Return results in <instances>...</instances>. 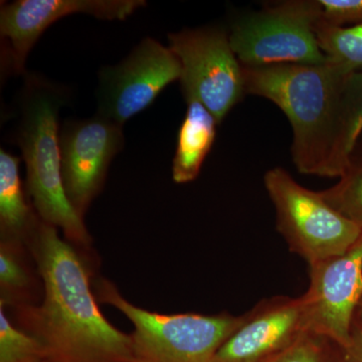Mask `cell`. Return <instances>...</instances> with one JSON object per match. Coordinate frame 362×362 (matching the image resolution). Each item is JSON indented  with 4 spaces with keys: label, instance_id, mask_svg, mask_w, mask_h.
<instances>
[{
    "label": "cell",
    "instance_id": "obj_24",
    "mask_svg": "<svg viewBox=\"0 0 362 362\" xmlns=\"http://www.w3.org/2000/svg\"><path fill=\"white\" fill-rule=\"evenodd\" d=\"M340 362H356V361H354V359L349 358V356H345V354H343V351H342L341 361H340Z\"/></svg>",
    "mask_w": 362,
    "mask_h": 362
},
{
    "label": "cell",
    "instance_id": "obj_13",
    "mask_svg": "<svg viewBox=\"0 0 362 362\" xmlns=\"http://www.w3.org/2000/svg\"><path fill=\"white\" fill-rule=\"evenodd\" d=\"M187 114L178 130L173 160L175 183L192 182L201 173L202 164L216 140L218 121L195 99L185 100Z\"/></svg>",
    "mask_w": 362,
    "mask_h": 362
},
{
    "label": "cell",
    "instance_id": "obj_19",
    "mask_svg": "<svg viewBox=\"0 0 362 362\" xmlns=\"http://www.w3.org/2000/svg\"><path fill=\"white\" fill-rule=\"evenodd\" d=\"M319 21L332 26L362 25V0H317Z\"/></svg>",
    "mask_w": 362,
    "mask_h": 362
},
{
    "label": "cell",
    "instance_id": "obj_14",
    "mask_svg": "<svg viewBox=\"0 0 362 362\" xmlns=\"http://www.w3.org/2000/svg\"><path fill=\"white\" fill-rule=\"evenodd\" d=\"M21 159L0 150V223L2 233L20 237L35 226L20 175Z\"/></svg>",
    "mask_w": 362,
    "mask_h": 362
},
{
    "label": "cell",
    "instance_id": "obj_17",
    "mask_svg": "<svg viewBox=\"0 0 362 362\" xmlns=\"http://www.w3.org/2000/svg\"><path fill=\"white\" fill-rule=\"evenodd\" d=\"M0 362H47L42 343L9 322L0 308Z\"/></svg>",
    "mask_w": 362,
    "mask_h": 362
},
{
    "label": "cell",
    "instance_id": "obj_22",
    "mask_svg": "<svg viewBox=\"0 0 362 362\" xmlns=\"http://www.w3.org/2000/svg\"><path fill=\"white\" fill-rule=\"evenodd\" d=\"M351 161H361L362 162V135L359 138L356 148L354 150V153L351 156Z\"/></svg>",
    "mask_w": 362,
    "mask_h": 362
},
{
    "label": "cell",
    "instance_id": "obj_2",
    "mask_svg": "<svg viewBox=\"0 0 362 362\" xmlns=\"http://www.w3.org/2000/svg\"><path fill=\"white\" fill-rule=\"evenodd\" d=\"M243 73L246 94L273 102L290 121L298 171L339 178L349 166L342 154V133L352 71L329 61L323 65L243 66Z\"/></svg>",
    "mask_w": 362,
    "mask_h": 362
},
{
    "label": "cell",
    "instance_id": "obj_20",
    "mask_svg": "<svg viewBox=\"0 0 362 362\" xmlns=\"http://www.w3.org/2000/svg\"><path fill=\"white\" fill-rule=\"evenodd\" d=\"M0 283L6 291H18L25 288L28 283V277L20 259L16 258L6 244L1 245L0 251Z\"/></svg>",
    "mask_w": 362,
    "mask_h": 362
},
{
    "label": "cell",
    "instance_id": "obj_15",
    "mask_svg": "<svg viewBox=\"0 0 362 362\" xmlns=\"http://www.w3.org/2000/svg\"><path fill=\"white\" fill-rule=\"evenodd\" d=\"M314 32L331 62L351 71H362V25L340 28L317 21Z\"/></svg>",
    "mask_w": 362,
    "mask_h": 362
},
{
    "label": "cell",
    "instance_id": "obj_21",
    "mask_svg": "<svg viewBox=\"0 0 362 362\" xmlns=\"http://www.w3.org/2000/svg\"><path fill=\"white\" fill-rule=\"evenodd\" d=\"M345 356L356 362H362V323L354 318L351 329V345Z\"/></svg>",
    "mask_w": 362,
    "mask_h": 362
},
{
    "label": "cell",
    "instance_id": "obj_16",
    "mask_svg": "<svg viewBox=\"0 0 362 362\" xmlns=\"http://www.w3.org/2000/svg\"><path fill=\"white\" fill-rule=\"evenodd\" d=\"M320 194L333 209L362 228V162L351 161L337 185Z\"/></svg>",
    "mask_w": 362,
    "mask_h": 362
},
{
    "label": "cell",
    "instance_id": "obj_5",
    "mask_svg": "<svg viewBox=\"0 0 362 362\" xmlns=\"http://www.w3.org/2000/svg\"><path fill=\"white\" fill-rule=\"evenodd\" d=\"M264 185L275 206L278 232L309 266L344 254L361 237V226L333 209L320 192L299 185L284 168L267 171Z\"/></svg>",
    "mask_w": 362,
    "mask_h": 362
},
{
    "label": "cell",
    "instance_id": "obj_11",
    "mask_svg": "<svg viewBox=\"0 0 362 362\" xmlns=\"http://www.w3.org/2000/svg\"><path fill=\"white\" fill-rule=\"evenodd\" d=\"M146 6L143 0H16L1 4L0 35L4 57L14 74H25L28 54L54 23L71 14L102 21H125Z\"/></svg>",
    "mask_w": 362,
    "mask_h": 362
},
{
    "label": "cell",
    "instance_id": "obj_8",
    "mask_svg": "<svg viewBox=\"0 0 362 362\" xmlns=\"http://www.w3.org/2000/svg\"><path fill=\"white\" fill-rule=\"evenodd\" d=\"M180 77L177 57L168 47L146 37L118 65L100 71L97 114L123 126Z\"/></svg>",
    "mask_w": 362,
    "mask_h": 362
},
{
    "label": "cell",
    "instance_id": "obj_1",
    "mask_svg": "<svg viewBox=\"0 0 362 362\" xmlns=\"http://www.w3.org/2000/svg\"><path fill=\"white\" fill-rule=\"evenodd\" d=\"M37 246L45 297L33 337L44 345L47 362H134L130 335L101 313L84 265L56 226L40 223Z\"/></svg>",
    "mask_w": 362,
    "mask_h": 362
},
{
    "label": "cell",
    "instance_id": "obj_7",
    "mask_svg": "<svg viewBox=\"0 0 362 362\" xmlns=\"http://www.w3.org/2000/svg\"><path fill=\"white\" fill-rule=\"evenodd\" d=\"M168 47L180 62L185 100L201 102L220 125L246 95L243 66L228 33L218 26L187 28L169 33Z\"/></svg>",
    "mask_w": 362,
    "mask_h": 362
},
{
    "label": "cell",
    "instance_id": "obj_18",
    "mask_svg": "<svg viewBox=\"0 0 362 362\" xmlns=\"http://www.w3.org/2000/svg\"><path fill=\"white\" fill-rule=\"evenodd\" d=\"M342 350L325 338L305 331L269 362H340Z\"/></svg>",
    "mask_w": 362,
    "mask_h": 362
},
{
    "label": "cell",
    "instance_id": "obj_3",
    "mask_svg": "<svg viewBox=\"0 0 362 362\" xmlns=\"http://www.w3.org/2000/svg\"><path fill=\"white\" fill-rule=\"evenodd\" d=\"M66 101L68 93L61 86L26 75L16 142L25 162L26 190L42 220L61 228L71 242L87 245L89 233L69 202L62 178L58 118Z\"/></svg>",
    "mask_w": 362,
    "mask_h": 362
},
{
    "label": "cell",
    "instance_id": "obj_10",
    "mask_svg": "<svg viewBox=\"0 0 362 362\" xmlns=\"http://www.w3.org/2000/svg\"><path fill=\"white\" fill-rule=\"evenodd\" d=\"M62 178L69 202L81 218L103 187L114 157L123 149V126L96 114L59 127Z\"/></svg>",
    "mask_w": 362,
    "mask_h": 362
},
{
    "label": "cell",
    "instance_id": "obj_6",
    "mask_svg": "<svg viewBox=\"0 0 362 362\" xmlns=\"http://www.w3.org/2000/svg\"><path fill=\"white\" fill-rule=\"evenodd\" d=\"M317 0H290L243 16L228 33L243 66L323 65L330 61L317 40Z\"/></svg>",
    "mask_w": 362,
    "mask_h": 362
},
{
    "label": "cell",
    "instance_id": "obj_12",
    "mask_svg": "<svg viewBox=\"0 0 362 362\" xmlns=\"http://www.w3.org/2000/svg\"><path fill=\"white\" fill-rule=\"evenodd\" d=\"M305 331L302 298H272L246 314L213 362H269Z\"/></svg>",
    "mask_w": 362,
    "mask_h": 362
},
{
    "label": "cell",
    "instance_id": "obj_23",
    "mask_svg": "<svg viewBox=\"0 0 362 362\" xmlns=\"http://www.w3.org/2000/svg\"><path fill=\"white\" fill-rule=\"evenodd\" d=\"M354 318L357 319L359 322L362 323V298L361 302H359L358 307H357L356 317H354Z\"/></svg>",
    "mask_w": 362,
    "mask_h": 362
},
{
    "label": "cell",
    "instance_id": "obj_9",
    "mask_svg": "<svg viewBox=\"0 0 362 362\" xmlns=\"http://www.w3.org/2000/svg\"><path fill=\"white\" fill-rule=\"evenodd\" d=\"M301 298L305 330L347 351L362 298V235L344 254L310 266V285Z\"/></svg>",
    "mask_w": 362,
    "mask_h": 362
},
{
    "label": "cell",
    "instance_id": "obj_4",
    "mask_svg": "<svg viewBox=\"0 0 362 362\" xmlns=\"http://www.w3.org/2000/svg\"><path fill=\"white\" fill-rule=\"evenodd\" d=\"M99 295L129 319L134 362H213L221 345L246 320V314L233 316L153 313L121 296L110 283L102 282Z\"/></svg>",
    "mask_w": 362,
    "mask_h": 362
}]
</instances>
